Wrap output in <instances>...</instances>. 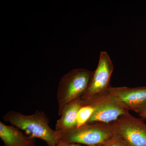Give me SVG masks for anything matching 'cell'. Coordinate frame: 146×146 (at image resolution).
<instances>
[{"instance_id": "obj_1", "label": "cell", "mask_w": 146, "mask_h": 146, "mask_svg": "<svg viewBox=\"0 0 146 146\" xmlns=\"http://www.w3.org/2000/svg\"><path fill=\"white\" fill-rule=\"evenodd\" d=\"M3 119L31 138L42 139L48 146H57L59 143L57 131L50 127L49 119L42 111L37 110L34 114L28 115L11 110L4 116Z\"/></svg>"}, {"instance_id": "obj_2", "label": "cell", "mask_w": 146, "mask_h": 146, "mask_svg": "<svg viewBox=\"0 0 146 146\" xmlns=\"http://www.w3.org/2000/svg\"><path fill=\"white\" fill-rule=\"evenodd\" d=\"M57 132L59 143H74L86 146L103 145L115 135L111 123H101L86 124L68 131Z\"/></svg>"}, {"instance_id": "obj_3", "label": "cell", "mask_w": 146, "mask_h": 146, "mask_svg": "<svg viewBox=\"0 0 146 146\" xmlns=\"http://www.w3.org/2000/svg\"><path fill=\"white\" fill-rule=\"evenodd\" d=\"M92 75L89 70L79 68L72 70L62 78L57 93L59 116L67 104L81 98L88 88Z\"/></svg>"}, {"instance_id": "obj_4", "label": "cell", "mask_w": 146, "mask_h": 146, "mask_svg": "<svg viewBox=\"0 0 146 146\" xmlns=\"http://www.w3.org/2000/svg\"><path fill=\"white\" fill-rule=\"evenodd\" d=\"M85 103L91 105L94 111L88 121V123H110L121 116L129 113L119 101L106 91L88 101Z\"/></svg>"}, {"instance_id": "obj_5", "label": "cell", "mask_w": 146, "mask_h": 146, "mask_svg": "<svg viewBox=\"0 0 146 146\" xmlns=\"http://www.w3.org/2000/svg\"><path fill=\"white\" fill-rule=\"evenodd\" d=\"M115 135L128 146H146V123L130 113L110 123Z\"/></svg>"}, {"instance_id": "obj_6", "label": "cell", "mask_w": 146, "mask_h": 146, "mask_svg": "<svg viewBox=\"0 0 146 146\" xmlns=\"http://www.w3.org/2000/svg\"><path fill=\"white\" fill-rule=\"evenodd\" d=\"M113 71V64L107 53L101 52L96 69L93 72L89 86L81 99L89 100L105 93L111 86L110 82Z\"/></svg>"}, {"instance_id": "obj_7", "label": "cell", "mask_w": 146, "mask_h": 146, "mask_svg": "<svg viewBox=\"0 0 146 146\" xmlns=\"http://www.w3.org/2000/svg\"><path fill=\"white\" fill-rule=\"evenodd\" d=\"M106 91L129 111L139 114L146 110V86L135 88L110 86Z\"/></svg>"}, {"instance_id": "obj_8", "label": "cell", "mask_w": 146, "mask_h": 146, "mask_svg": "<svg viewBox=\"0 0 146 146\" xmlns=\"http://www.w3.org/2000/svg\"><path fill=\"white\" fill-rule=\"evenodd\" d=\"M0 138L5 146H34V139L13 125L0 122Z\"/></svg>"}, {"instance_id": "obj_9", "label": "cell", "mask_w": 146, "mask_h": 146, "mask_svg": "<svg viewBox=\"0 0 146 146\" xmlns=\"http://www.w3.org/2000/svg\"><path fill=\"white\" fill-rule=\"evenodd\" d=\"M82 104L83 101L80 98L71 102L65 106L60 119L56 124V131L65 132L76 128L78 113Z\"/></svg>"}, {"instance_id": "obj_10", "label": "cell", "mask_w": 146, "mask_h": 146, "mask_svg": "<svg viewBox=\"0 0 146 146\" xmlns=\"http://www.w3.org/2000/svg\"><path fill=\"white\" fill-rule=\"evenodd\" d=\"M94 111V108L93 106L85 103L83 101L82 106L79 110L78 113L76 127H80L87 124Z\"/></svg>"}, {"instance_id": "obj_11", "label": "cell", "mask_w": 146, "mask_h": 146, "mask_svg": "<svg viewBox=\"0 0 146 146\" xmlns=\"http://www.w3.org/2000/svg\"><path fill=\"white\" fill-rule=\"evenodd\" d=\"M103 146H128L122 139L115 135Z\"/></svg>"}, {"instance_id": "obj_12", "label": "cell", "mask_w": 146, "mask_h": 146, "mask_svg": "<svg viewBox=\"0 0 146 146\" xmlns=\"http://www.w3.org/2000/svg\"><path fill=\"white\" fill-rule=\"evenodd\" d=\"M57 146H86L81 144L74 143H59Z\"/></svg>"}, {"instance_id": "obj_13", "label": "cell", "mask_w": 146, "mask_h": 146, "mask_svg": "<svg viewBox=\"0 0 146 146\" xmlns=\"http://www.w3.org/2000/svg\"><path fill=\"white\" fill-rule=\"evenodd\" d=\"M139 116L141 117V119L146 120V110L139 114Z\"/></svg>"}, {"instance_id": "obj_14", "label": "cell", "mask_w": 146, "mask_h": 146, "mask_svg": "<svg viewBox=\"0 0 146 146\" xmlns=\"http://www.w3.org/2000/svg\"><path fill=\"white\" fill-rule=\"evenodd\" d=\"M103 146V145H96V146Z\"/></svg>"}]
</instances>
